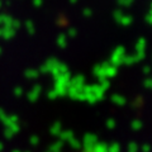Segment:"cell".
<instances>
[]
</instances>
